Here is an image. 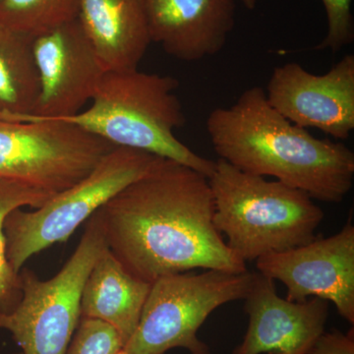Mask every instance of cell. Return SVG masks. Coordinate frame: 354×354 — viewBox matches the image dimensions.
<instances>
[{
	"mask_svg": "<svg viewBox=\"0 0 354 354\" xmlns=\"http://www.w3.org/2000/svg\"><path fill=\"white\" fill-rule=\"evenodd\" d=\"M95 214L109 250L148 283L195 269L247 271L215 227L208 177L180 162L157 157Z\"/></svg>",
	"mask_w": 354,
	"mask_h": 354,
	"instance_id": "obj_1",
	"label": "cell"
},
{
	"mask_svg": "<svg viewBox=\"0 0 354 354\" xmlns=\"http://www.w3.org/2000/svg\"><path fill=\"white\" fill-rule=\"evenodd\" d=\"M206 127L218 158L239 171L274 177L313 200L334 204L353 188V151L291 123L259 86L247 88L232 106L214 109Z\"/></svg>",
	"mask_w": 354,
	"mask_h": 354,
	"instance_id": "obj_2",
	"label": "cell"
},
{
	"mask_svg": "<svg viewBox=\"0 0 354 354\" xmlns=\"http://www.w3.org/2000/svg\"><path fill=\"white\" fill-rule=\"evenodd\" d=\"M178 88L176 77L138 69L106 71L87 111L48 120L72 123L111 145L169 158L209 178L216 162L176 138V130L186 123Z\"/></svg>",
	"mask_w": 354,
	"mask_h": 354,
	"instance_id": "obj_3",
	"label": "cell"
},
{
	"mask_svg": "<svg viewBox=\"0 0 354 354\" xmlns=\"http://www.w3.org/2000/svg\"><path fill=\"white\" fill-rule=\"evenodd\" d=\"M209 183L215 227L245 263L309 243L325 216L304 191L246 174L221 158Z\"/></svg>",
	"mask_w": 354,
	"mask_h": 354,
	"instance_id": "obj_4",
	"label": "cell"
},
{
	"mask_svg": "<svg viewBox=\"0 0 354 354\" xmlns=\"http://www.w3.org/2000/svg\"><path fill=\"white\" fill-rule=\"evenodd\" d=\"M256 272L206 270L160 277L151 283L136 330L124 349L128 354H165L184 348L190 354H213L197 333L221 305L244 299Z\"/></svg>",
	"mask_w": 354,
	"mask_h": 354,
	"instance_id": "obj_5",
	"label": "cell"
},
{
	"mask_svg": "<svg viewBox=\"0 0 354 354\" xmlns=\"http://www.w3.org/2000/svg\"><path fill=\"white\" fill-rule=\"evenodd\" d=\"M157 156L115 147L82 180L57 193L46 204L25 212L16 209L6 216L3 232L6 256L19 274L32 256L71 234L118 193L145 174Z\"/></svg>",
	"mask_w": 354,
	"mask_h": 354,
	"instance_id": "obj_6",
	"label": "cell"
},
{
	"mask_svg": "<svg viewBox=\"0 0 354 354\" xmlns=\"http://www.w3.org/2000/svg\"><path fill=\"white\" fill-rule=\"evenodd\" d=\"M76 250L55 277L39 279L20 272L21 297L0 311V329L8 330L23 354H66L81 319V295L95 261L106 249L101 220L94 214Z\"/></svg>",
	"mask_w": 354,
	"mask_h": 354,
	"instance_id": "obj_7",
	"label": "cell"
},
{
	"mask_svg": "<svg viewBox=\"0 0 354 354\" xmlns=\"http://www.w3.org/2000/svg\"><path fill=\"white\" fill-rule=\"evenodd\" d=\"M114 148L64 121L0 120V177L55 195L82 180Z\"/></svg>",
	"mask_w": 354,
	"mask_h": 354,
	"instance_id": "obj_8",
	"label": "cell"
},
{
	"mask_svg": "<svg viewBox=\"0 0 354 354\" xmlns=\"http://www.w3.org/2000/svg\"><path fill=\"white\" fill-rule=\"evenodd\" d=\"M39 92L31 114L6 121L57 120L80 113L106 73L78 19L34 38Z\"/></svg>",
	"mask_w": 354,
	"mask_h": 354,
	"instance_id": "obj_9",
	"label": "cell"
},
{
	"mask_svg": "<svg viewBox=\"0 0 354 354\" xmlns=\"http://www.w3.org/2000/svg\"><path fill=\"white\" fill-rule=\"evenodd\" d=\"M348 223L337 234L314 239L304 245L268 254L256 260L258 272L279 281L286 299L318 297L332 302L342 318L354 324V227Z\"/></svg>",
	"mask_w": 354,
	"mask_h": 354,
	"instance_id": "obj_10",
	"label": "cell"
},
{
	"mask_svg": "<svg viewBox=\"0 0 354 354\" xmlns=\"http://www.w3.org/2000/svg\"><path fill=\"white\" fill-rule=\"evenodd\" d=\"M266 95L293 124L344 141L354 129V55L342 57L323 75L310 73L297 62L276 67Z\"/></svg>",
	"mask_w": 354,
	"mask_h": 354,
	"instance_id": "obj_11",
	"label": "cell"
},
{
	"mask_svg": "<svg viewBox=\"0 0 354 354\" xmlns=\"http://www.w3.org/2000/svg\"><path fill=\"white\" fill-rule=\"evenodd\" d=\"M244 300L248 328L232 354H308L329 317V302L290 301L279 297L274 279L259 272Z\"/></svg>",
	"mask_w": 354,
	"mask_h": 354,
	"instance_id": "obj_12",
	"label": "cell"
},
{
	"mask_svg": "<svg viewBox=\"0 0 354 354\" xmlns=\"http://www.w3.org/2000/svg\"><path fill=\"white\" fill-rule=\"evenodd\" d=\"M151 43L186 62L218 55L235 25V0H143Z\"/></svg>",
	"mask_w": 354,
	"mask_h": 354,
	"instance_id": "obj_13",
	"label": "cell"
},
{
	"mask_svg": "<svg viewBox=\"0 0 354 354\" xmlns=\"http://www.w3.org/2000/svg\"><path fill=\"white\" fill-rule=\"evenodd\" d=\"M78 20L106 71L138 69L151 44L143 0H79Z\"/></svg>",
	"mask_w": 354,
	"mask_h": 354,
	"instance_id": "obj_14",
	"label": "cell"
},
{
	"mask_svg": "<svg viewBox=\"0 0 354 354\" xmlns=\"http://www.w3.org/2000/svg\"><path fill=\"white\" fill-rule=\"evenodd\" d=\"M150 288V283L130 274L106 247L84 285L81 318L109 324L125 346L138 326Z\"/></svg>",
	"mask_w": 354,
	"mask_h": 354,
	"instance_id": "obj_15",
	"label": "cell"
},
{
	"mask_svg": "<svg viewBox=\"0 0 354 354\" xmlns=\"http://www.w3.org/2000/svg\"><path fill=\"white\" fill-rule=\"evenodd\" d=\"M34 37L0 23V120L31 114L39 92Z\"/></svg>",
	"mask_w": 354,
	"mask_h": 354,
	"instance_id": "obj_16",
	"label": "cell"
},
{
	"mask_svg": "<svg viewBox=\"0 0 354 354\" xmlns=\"http://www.w3.org/2000/svg\"><path fill=\"white\" fill-rule=\"evenodd\" d=\"M53 196L28 184L0 177V311L12 308L21 297L20 272L14 271L7 260L4 221L14 209H38Z\"/></svg>",
	"mask_w": 354,
	"mask_h": 354,
	"instance_id": "obj_17",
	"label": "cell"
},
{
	"mask_svg": "<svg viewBox=\"0 0 354 354\" xmlns=\"http://www.w3.org/2000/svg\"><path fill=\"white\" fill-rule=\"evenodd\" d=\"M79 0H1L0 23L36 38L78 19Z\"/></svg>",
	"mask_w": 354,
	"mask_h": 354,
	"instance_id": "obj_18",
	"label": "cell"
},
{
	"mask_svg": "<svg viewBox=\"0 0 354 354\" xmlns=\"http://www.w3.org/2000/svg\"><path fill=\"white\" fill-rule=\"evenodd\" d=\"M123 348L124 342L109 324L81 318L66 354H115Z\"/></svg>",
	"mask_w": 354,
	"mask_h": 354,
	"instance_id": "obj_19",
	"label": "cell"
},
{
	"mask_svg": "<svg viewBox=\"0 0 354 354\" xmlns=\"http://www.w3.org/2000/svg\"><path fill=\"white\" fill-rule=\"evenodd\" d=\"M328 20L327 36L315 50L339 53L354 41V19L351 13L353 0H322Z\"/></svg>",
	"mask_w": 354,
	"mask_h": 354,
	"instance_id": "obj_20",
	"label": "cell"
},
{
	"mask_svg": "<svg viewBox=\"0 0 354 354\" xmlns=\"http://www.w3.org/2000/svg\"><path fill=\"white\" fill-rule=\"evenodd\" d=\"M308 354H354L353 328L346 334L337 329L330 332L324 330Z\"/></svg>",
	"mask_w": 354,
	"mask_h": 354,
	"instance_id": "obj_21",
	"label": "cell"
},
{
	"mask_svg": "<svg viewBox=\"0 0 354 354\" xmlns=\"http://www.w3.org/2000/svg\"><path fill=\"white\" fill-rule=\"evenodd\" d=\"M241 1L247 9L253 10V9L256 8V6H257L258 0H241Z\"/></svg>",
	"mask_w": 354,
	"mask_h": 354,
	"instance_id": "obj_22",
	"label": "cell"
},
{
	"mask_svg": "<svg viewBox=\"0 0 354 354\" xmlns=\"http://www.w3.org/2000/svg\"><path fill=\"white\" fill-rule=\"evenodd\" d=\"M115 354H128L127 351H124V349H122V351H118V353Z\"/></svg>",
	"mask_w": 354,
	"mask_h": 354,
	"instance_id": "obj_23",
	"label": "cell"
},
{
	"mask_svg": "<svg viewBox=\"0 0 354 354\" xmlns=\"http://www.w3.org/2000/svg\"><path fill=\"white\" fill-rule=\"evenodd\" d=\"M0 2H1V0H0Z\"/></svg>",
	"mask_w": 354,
	"mask_h": 354,
	"instance_id": "obj_24",
	"label": "cell"
}]
</instances>
